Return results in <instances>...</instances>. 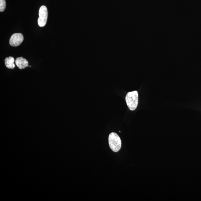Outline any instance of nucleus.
<instances>
[{"label": "nucleus", "mask_w": 201, "mask_h": 201, "mask_svg": "<svg viewBox=\"0 0 201 201\" xmlns=\"http://www.w3.org/2000/svg\"><path fill=\"white\" fill-rule=\"evenodd\" d=\"M23 37L22 34L15 33L10 38L9 44L12 46H18L23 42Z\"/></svg>", "instance_id": "obj_4"}, {"label": "nucleus", "mask_w": 201, "mask_h": 201, "mask_svg": "<svg viewBox=\"0 0 201 201\" xmlns=\"http://www.w3.org/2000/svg\"><path fill=\"white\" fill-rule=\"evenodd\" d=\"M6 6L5 0H0V11L1 12H2L5 11Z\"/></svg>", "instance_id": "obj_7"}, {"label": "nucleus", "mask_w": 201, "mask_h": 201, "mask_svg": "<svg viewBox=\"0 0 201 201\" xmlns=\"http://www.w3.org/2000/svg\"><path fill=\"white\" fill-rule=\"evenodd\" d=\"M15 62L17 66L20 69H23L29 66V63L27 60L23 57L16 58Z\"/></svg>", "instance_id": "obj_5"}, {"label": "nucleus", "mask_w": 201, "mask_h": 201, "mask_svg": "<svg viewBox=\"0 0 201 201\" xmlns=\"http://www.w3.org/2000/svg\"><path fill=\"white\" fill-rule=\"evenodd\" d=\"M48 11L46 7L44 5L40 7L39 11V18L38 23L40 27L44 26L46 25L48 18Z\"/></svg>", "instance_id": "obj_3"}, {"label": "nucleus", "mask_w": 201, "mask_h": 201, "mask_svg": "<svg viewBox=\"0 0 201 201\" xmlns=\"http://www.w3.org/2000/svg\"><path fill=\"white\" fill-rule=\"evenodd\" d=\"M108 142L111 149L114 152H118L121 148V140L119 136L115 132L110 134Z\"/></svg>", "instance_id": "obj_2"}, {"label": "nucleus", "mask_w": 201, "mask_h": 201, "mask_svg": "<svg viewBox=\"0 0 201 201\" xmlns=\"http://www.w3.org/2000/svg\"><path fill=\"white\" fill-rule=\"evenodd\" d=\"M127 106L130 110L134 111L137 108L138 104V93L137 91L129 92L125 97Z\"/></svg>", "instance_id": "obj_1"}, {"label": "nucleus", "mask_w": 201, "mask_h": 201, "mask_svg": "<svg viewBox=\"0 0 201 201\" xmlns=\"http://www.w3.org/2000/svg\"><path fill=\"white\" fill-rule=\"evenodd\" d=\"M5 61L6 66L8 68L13 69L16 67L14 64L15 59L13 57L10 56L8 58H6L5 59Z\"/></svg>", "instance_id": "obj_6"}]
</instances>
